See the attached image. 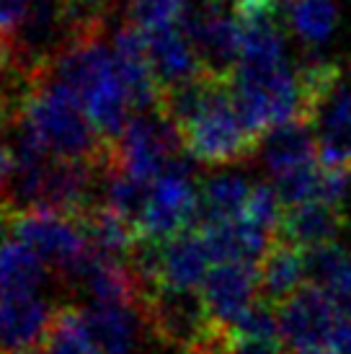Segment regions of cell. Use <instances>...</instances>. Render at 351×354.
<instances>
[{
  "mask_svg": "<svg viewBox=\"0 0 351 354\" xmlns=\"http://www.w3.org/2000/svg\"><path fill=\"white\" fill-rule=\"evenodd\" d=\"M19 109L52 156L98 168L108 166L111 142L96 129L78 93L65 80L55 78L49 68H41L23 83Z\"/></svg>",
  "mask_w": 351,
  "mask_h": 354,
  "instance_id": "obj_1",
  "label": "cell"
},
{
  "mask_svg": "<svg viewBox=\"0 0 351 354\" xmlns=\"http://www.w3.org/2000/svg\"><path fill=\"white\" fill-rule=\"evenodd\" d=\"M52 75L65 80L86 106L96 129L108 140L122 138L135 114L129 91L117 70L108 31L70 39L49 62Z\"/></svg>",
  "mask_w": 351,
  "mask_h": 354,
  "instance_id": "obj_2",
  "label": "cell"
},
{
  "mask_svg": "<svg viewBox=\"0 0 351 354\" xmlns=\"http://www.w3.org/2000/svg\"><path fill=\"white\" fill-rule=\"evenodd\" d=\"M0 227L29 243L44 259L49 272L68 285H78L98 248L78 217L44 207H0Z\"/></svg>",
  "mask_w": 351,
  "mask_h": 354,
  "instance_id": "obj_3",
  "label": "cell"
},
{
  "mask_svg": "<svg viewBox=\"0 0 351 354\" xmlns=\"http://www.w3.org/2000/svg\"><path fill=\"white\" fill-rule=\"evenodd\" d=\"M279 308V342L284 352L328 349L351 354V313L315 282L303 285Z\"/></svg>",
  "mask_w": 351,
  "mask_h": 354,
  "instance_id": "obj_4",
  "label": "cell"
},
{
  "mask_svg": "<svg viewBox=\"0 0 351 354\" xmlns=\"http://www.w3.org/2000/svg\"><path fill=\"white\" fill-rule=\"evenodd\" d=\"M186 156L207 168L238 166L254 156L261 138L254 135L243 117L238 114L233 96V80H225L215 88L207 106L184 129Z\"/></svg>",
  "mask_w": 351,
  "mask_h": 354,
  "instance_id": "obj_5",
  "label": "cell"
},
{
  "mask_svg": "<svg viewBox=\"0 0 351 354\" xmlns=\"http://www.w3.org/2000/svg\"><path fill=\"white\" fill-rule=\"evenodd\" d=\"M137 305L147 324V334H153L176 354H191L212 334L217 324L207 310L199 290L158 282L142 290Z\"/></svg>",
  "mask_w": 351,
  "mask_h": 354,
  "instance_id": "obj_6",
  "label": "cell"
},
{
  "mask_svg": "<svg viewBox=\"0 0 351 354\" xmlns=\"http://www.w3.org/2000/svg\"><path fill=\"white\" fill-rule=\"evenodd\" d=\"M199 189L194 184V168L184 156L150 184L147 205L140 217V236L166 243L189 227L199 225Z\"/></svg>",
  "mask_w": 351,
  "mask_h": 354,
  "instance_id": "obj_7",
  "label": "cell"
},
{
  "mask_svg": "<svg viewBox=\"0 0 351 354\" xmlns=\"http://www.w3.org/2000/svg\"><path fill=\"white\" fill-rule=\"evenodd\" d=\"M181 29L194 41L205 73L217 75V78H233L240 62L243 34H240L238 19L230 16L225 6L205 3L202 8H196L189 3L181 19Z\"/></svg>",
  "mask_w": 351,
  "mask_h": 354,
  "instance_id": "obj_8",
  "label": "cell"
},
{
  "mask_svg": "<svg viewBox=\"0 0 351 354\" xmlns=\"http://www.w3.org/2000/svg\"><path fill=\"white\" fill-rule=\"evenodd\" d=\"M305 122L312 127L318 160L328 168L351 171V83L339 78L307 111Z\"/></svg>",
  "mask_w": 351,
  "mask_h": 354,
  "instance_id": "obj_9",
  "label": "cell"
},
{
  "mask_svg": "<svg viewBox=\"0 0 351 354\" xmlns=\"http://www.w3.org/2000/svg\"><path fill=\"white\" fill-rule=\"evenodd\" d=\"M212 321L233 328L238 318L261 297L258 292V264L251 261H217L205 285L199 287Z\"/></svg>",
  "mask_w": 351,
  "mask_h": 354,
  "instance_id": "obj_10",
  "label": "cell"
},
{
  "mask_svg": "<svg viewBox=\"0 0 351 354\" xmlns=\"http://www.w3.org/2000/svg\"><path fill=\"white\" fill-rule=\"evenodd\" d=\"M83 315L101 354H142L147 324L137 303L91 300Z\"/></svg>",
  "mask_w": 351,
  "mask_h": 354,
  "instance_id": "obj_11",
  "label": "cell"
},
{
  "mask_svg": "<svg viewBox=\"0 0 351 354\" xmlns=\"http://www.w3.org/2000/svg\"><path fill=\"white\" fill-rule=\"evenodd\" d=\"M310 282L307 277V251L292 243L290 238L276 233L269 243L266 254L258 261V292L263 300L282 305L292 297L303 285Z\"/></svg>",
  "mask_w": 351,
  "mask_h": 354,
  "instance_id": "obj_12",
  "label": "cell"
},
{
  "mask_svg": "<svg viewBox=\"0 0 351 354\" xmlns=\"http://www.w3.org/2000/svg\"><path fill=\"white\" fill-rule=\"evenodd\" d=\"M343 227H346L343 205L312 199V202L284 207L282 223H279L276 233H282L292 243L310 251V248L325 246V243H336V238L341 236Z\"/></svg>",
  "mask_w": 351,
  "mask_h": 354,
  "instance_id": "obj_13",
  "label": "cell"
},
{
  "mask_svg": "<svg viewBox=\"0 0 351 354\" xmlns=\"http://www.w3.org/2000/svg\"><path fill=\"white\" fill-rule=\"evenodd\" d=\"M215 266V259L205 243V236L199 227H189L184 233L173 236L163 243L160 256V282L171 287H186L199 290L205 285L209 269Z\"/></svg>",
  "mask_w": 351,
  "mask_h": 354,
  "instance_id": "obj_14",
  "label": "cell"
},
{
  "mask_svg": "<svg viewBox=\"0 0 351 354\" xmlns=\"http://www.w3.org/2000/svg\"><path fill=\"white\" fill-rule=\"evenodd\" d=\"M52 308L37 292L0 295V349H26L44 342Z\"/></svg>",
  "mask_w": 351,
  "mask_h": 354,
  "instance_id": "obj_15",
  "label": "cell"
},
{
  "mask_svg": "<svg viewBox=\"0 0 351 354\" xmlns=\"http://www.w3.org/2000/svg\"><path fill=\"white\" fill-rule=\"evenodd\" d=\"M261 156L263 166L272 174V178L310 166L318 160V145H315L312 127L305 119L297 117L269 129L261 140Z\"/></svg>",
  "mask_w": 351,
  "mask_h": 354,
  "instance_id": "obj_16",
  "label": "cell"
},
{
  "mask_svg": "<svg viewBox=\"0 0 351 354\" xmlns=\"http://www.w3.org/2000/svg\"><path fill=\"white\" fill-rule=\"evenodd\" d=\"M145 39L147 55H150L160 88L178 83V80L194 78L202 73V62H199L194 41L186 37V31L181 26L150 31V34H145Z\"/></svg>",
  "mask_w": 351,
  "mask_h": 354,
  "instance_id": "obj_17",
  "label": "cell"
},
{
  "mask_svg": "<svg viewBox=\"0 0 351 354\" xmlns=\"http://www.w3.org/2000/svg\"><path fill=\"white\" fill-rule=\"evenodd\" d=\"M49 266L29 243L8 236L0 241V295L37 292Z\"/></svg>",
  "mask_w": 351,
  "mask_h": 354,
  "instance_id": "obj_18",
  "label": "cell"
},
{
  "mask_svg": "<svg viewBox=\"0 0 351 354\" xmlns=\"http://www.w3.org/2000/svg\"><path fill=\"white\" fill-rule=\"evenodd\" d=\"M254 184L238 174H215L199 184V225L209 220L240 217Z\"/></svg>",
  "mask_w": 351,
  "mask_h": 354,
  "instance_id": "obj_19",
  "label": "cell"
},
{
  "mask_svg": "<svg viewBox=\"0 0 351 354\" xmlns=\"http://www.w3.org/2000/svg\"><path fill=\"white\" fill-rule=\"evenodd\" d=\"M41 346L44 354H101L91 336L86 315L75 305H59L52 310Z\"/></svg>",
  "mask_w": 351,
  "mask_h": 354,
  "instance_id": "obj_20",
  "label": "cell"
},
{
  "mask_svg": "<svg viewBox=\"0 0 351 354\" xmlns=\"http://www.w3.org/2000/svg\"><path fill=\"white\" fill-rule=\"evenodd\" d=\"M290 21L305 44L318 47L331 39V34L336 31L339 6L336 0H294L290 8Z\"/></svg>",
  "mask_w": 351,
  "mask_h": 354,
  "instance_id": "obj_21",
  "label": "cell"
},
{
  "mask_svg": "<svg viewBox=\"0 0 351 354\" xmlns=\"http://www.w3.org/2000/svg\"><path fill=\"white\" fill-rule=\"evenodd\" d=\"M189 0H129L127 19L150 34V31L181 26Z\"/></svg>",
  "mask_w": 351,
  "mask_h": 354,
  "instance_id": "obj_22",
  "label": "cell"
},
{
  "mask_svg": "<svg viewBox=\"0 0 351 354\" xmlns=\"http://www.w3.org/2000/svg\"><path fill=\"white\" fill-rule=\"evenodd\" d=\"M235 336L240 342H272V344H282L279 342V308L269 300L258 297L248 310H245L238 324L233 326Z\"/></svg>",
  "mask_w": 351,
  "mask_h": 354,
  "instance_id": "obj_23",
  "label": "cell"
},
{
  "mask_svg": "<svg viewBox=\"0 0 351 354\" xmlns=\"http://www.w3.org/2000/svg\"><path fill=\"white\" fill-rule=\"evenodd\" d=\"M282 212H284V205H282V197H279L276 187L254 184L251 197L245 202L243 217H248L256 225H261V227H266V230L276 233V230H279V223H282Z\"/></svg>",
  "mask_w": 351,
  "mask_h": 354,
  "instance_id": "obj_24",
  "label": "cell"
},
{
  "mask_svg": "<svg viewBox=\"0 0 351 354\" xmlns=\"http://www.w3.org/2000/svg\"><path fill=\"white\" fill-rule=\"evenodd\" d=\"M13 166H16V160H13V150H10L8 140H6L3 129H0V207H3V202H6V197H8Z\"/></svg>",
  "mask_w": 351,
  "mask_h": 354,
  "instance_id": "obj_25",
  "label": "cell"
},
{
  "mask_svg": "<svg viewBox=\"0 0 351 354\" xmlns=\"http://www.w3.org/2000/svg\"><path fill=\"white\" fill-rule=\"evenodd\" d=\"M233 354H287L282 344H272V342H240L235 346Z\"/></svg>",
  "mask_w": 351,
  "mask_h": 354,
  "instance_id": "obj_26",
  "label": "cell"
},
{
  "mask_svg": "<svg viewBox=\"0 0 351 354\" xmlns=\"http://www.w3.org/2000/svg\"><path fill=\"white\" fill-rule=\"evenodd\" d=\"M0 354H44V352H37V346H26V349H0Z\"/></svg>",
  "mask_w": 351,
  "mask_h": 354,
  "instance_id": "obj_27",
  "label": "cell"
},
{
  "mask_svg": "<svg viewBox=\"0 0 351 354\" xmlns=\"http://www.w3.org/2000/svg\"><path fill=\"white\" fill-rule=\"evenodd\" d=\"M297 354H336V352H328V349H305V352H297Z\"/></svg>",
  "mask_w": 351,
  "mask_h": 354,
  "instance_id": "obj_28",
  "label": "cell"
},
{
  "mask_svg": "<svg viewBox=\"0 0 351 354\" xmlns=\"http://www.w3.org/2000/svg\"><path fill=\"white\" fill-rule=\"evenodd\" d=\"M274 3H276V6H279V8H284V10H287V8H292V3H294V0H274Z\"/></svg>",
  "mask_w": 351,
  "mask_h": 354,
  "instance_id": "obj_29",
  "label": "cell"
},
{
  "mask_svg": "<svg viewBox=\"0 0 351 354\" xmlns=\"http://www.w3.org/2000/svg\"><path fill=\"white\" fill-rule=\"evenodd\" d=\"M205 3H209V6H225L227 0H205Z\"/></svg>",
  "mask_w": 351,
  "mask_h": 354,
  "instance_id": "obj_30",
  "label": "cell"
},
{
  "mask_svg": "<svg viewBox=\"0 0 351 354\" xmlns=\"http://www.w3.org/2000/svg\"><path fill=\"white\" fill-rule=\"evenodd\" d=\"M104 3H117V0H104Z\"/></svg>",
  "mask_w": 351,
  "mask_h": 354,
  "instance_id": "obj_31",
  "label": "cell"
}]
</instances>
